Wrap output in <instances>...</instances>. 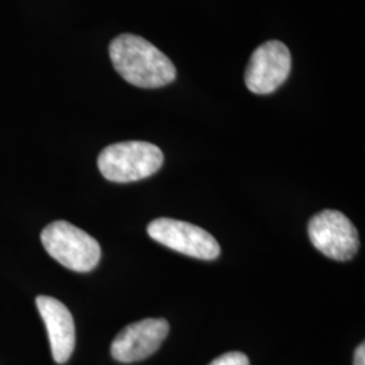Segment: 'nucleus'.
Here are the masks:
<instances>
[{"instance_id":"obj_1","label":"nucleus","mask_w":365,"mask_h":365,"mask_svg":"<svg viewBox=\"0 0 365 365\" xmlns=\"http://www.w3.org/2000/svg\"><path fill=\"white\" fill-rule=\"evenodd\" d=\"M111 63L119 76L140 88H160L176 78V68L165 53L149 41L120 34L108 48Z\"/></svg>"},{"instance_id":"obj_3","label":"nucleus","mask_w":365,"mask_h":365,"mask_svg":"<svg viewBox=\"0 0 365 365\" xmlns=\"http://www.w3.org/2000/svg\"><path fill=\"white\" fill-rule=\"evenodd\" d=\"M45 250L57 262L75 272H90L101 261L99 242L84 230L66 221L48 225L41 233Z\"/></svg>"},{"instance_id":"obj_4","label":"nucleus","mask_w":365,"mask_h":365,"mask_svg":"<svg viewBox=\"0 0 365 365\" xmlns=\"http://www.w3.org/2000/svg\"><path fill=\"white\" fill-rule=\"evenodd\" d=\"M307 232L314 247L333 260H351L360 247L357 229L337 210H324L314 215Z\"/></svg>"},{"instance_id":"obj_7","label":"nucleus","mask_w":365,"mask_h":365,"mask_svg":"<svg viewBox=\"0 0 365 365\" xmlns=\"http://www.w3.org/2000/svg\"><path fill=\"white\" fill-rule=\"evenodd\" d=\"M170 333V324L163 318H146L119 331L111 344V356L120 363L143 361L158 351Z\"/></svg>"},{"instance_id":"obj_8","label":"nucleus","mask_w":365,"mask_h":365,"mask_svg":"<svg viewBox=\"0 0 365 365\" xmlns=\"http://www.w3.org/2000/svg\"><path fill=\"white\" fill-rule=\"evenodd\" d=\"M36 304L48 330L53 359L57 364H66L76 344L73 317L64 303L52 297L39 295Z\"/></svg>"},{"instance_id":"obj_5","label":"nucleus","mask_w":365,"mask_h":365,"mask_svg":"<svg viewBox=\"0 0 365 365\" xmlns=\"http://www.w3.org/2000/svg\"><path fill=\"white\" fill-rule=\"evenodd\" d=\"M148 235L156 242L190 257L215 260L221 255L218 241L207 230L172 218H157L149 223Z\"/></svg>"},{"instance_id":"obj_2","label":"nucleus","mask_w":365,"mask_h":365,"mask_svg":"<svg viewBox=\"0 0 365 365\" xmlns=\"http://www.w3.org/2000/svg\"><path fill=\"white\" fill-rule=\"evenodd\" d=\"M164 163L161 149L146 141H125L105 148L98 157L103 178L114 182H138L155 175Z\"/></svg>"},{"instance_id":"obj_10","label":"nucleus","mask_w":365,"mask_h":365,"mask_svg":"<svg viewBox=\"0 0 365 365\" xmlns=\"http://www.w3.org/2000/svg\"><path fill=\"white\" fill-rule=\"evenodd\" d=\"M353 364L365 365L364 342H363L360 346H357V349H356V352H354V361H353Z\"/></svg>"},{"instance_id":"obj_9","label":"nucleus","mask_w":365,"mask_h":365,"mask_svg":"<svg viewBox=\"0 0 365 365\" xmlns=\"http://www.w3.org/2000/svg\"><path fill=\"white\" fill-rule=\"evenodd\" d=\"M209 365H249V359L244 353L229 352L217 357Z\"/></svg>"},{"instance_id":"obj_6","label":"nucleus","mask_w":365,"mask_h":365,"mask_svg":"<svg viewBox=\"0 0 365 365\" xmlns=\"http://www.w3.org/2000/svg\"><path fill=\"white\" fill-rule=\"evenodd\" d=\"M291 72V53L280 41H268L252 53L245 84L256 95H268L276 91Z\"/></svg>"}]
</instances>
